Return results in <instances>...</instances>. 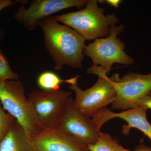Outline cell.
Wrapping results in <instances>:
<instances>
[{"instance_id":"cell-1","label":"cell","mask_w":151,"mask_h":151,"mask_svg":"<svg viewBox=\"0 0 151 151\" xmlns=\"http://www.w3.org/2000/svg\"><path fill=\"white\" fill-rule=\"evenodd\" d=\"M38 26L43 32L45 46L54 62L55 70H61L65 65L81 68L86 45L84 38L71 28L60 24L52 16L41 20Z\"/></svg>"},{"instance_id":"cell-2","label":"cell","mask_w":151,"mask_h":151,"mask_svg":"<svg viewBox=\"0 0 151 151\" xmlns=\"http://www.w3.org/2000/svg\"><path fill=\"white\" fill-rule=\"evenodd\" d=\"M87 73L98 76L97 82L89 89L83 90L79 87L78 79L80 76L66 79L65 83L70 84L69 88L75 92L73 101L76 107L85 116L91 118L100 109L115 101L117 97L116 82L120 75L114 73L109 78L105 71L93 65L88 69Z\"/></svg>"},{"instance_id":"cell-3","label":"cell","mask_w":151,"mask_h":151,"mask_svg":"<svg viewBox=\"0 0 151 151\" xmlns=\"http://www.w3.org/2000/svg\"><path fill=\"white\" fill-rule=\"evenodd\" d=\"M99 1L88 0L83 9L54 16L58 22L73 29L85 40H91L110 35L111 27L118 19L115 13L105 15V9L98 5Z\"/></svg>"},{"instance_id":"cell-4","label":"cell","mask_w":151,"mask_h":151,"mask_svg":"<svg viewBox=\"0 0 151 151\" xmlns=\"http://www.w3.org/2000/svg\"><path fill=\"white\" fill-rule=\"evenodd\" d=\"M0 101L3 109L14 116L29 135L40 127L31 101L25 95L24 84L19 80L0 83Z\"/></svg>"},{"instance_id":"cell-5","label":"cell","mask_w":151,"mask_h":151,"mask_svg":"<svg viewBox=\"0 0 151 151\" xmlns=\"http://www.w3.org/2000/svg\"><path fill=\"white\" fill-rule=\"evenodd\" d=\"M124 29V25L111 27L110 35L104 38H97L94 42L86 45L83 49L84 55L89 57L93 65L98 66L107 73H109L113 64L121 63L129 65L134 60L126 53L125 43L117 35Z\"/></svg>"},{"instance_id":"cell-6","label":"cell","mask_w":151,"mask_h":151,"mask_svg":"<svg viewBox=\"0 0 151 151\" xmlns=\"http://www.w3.org/2000/svg\"><path fill=\"white\" fill-rule=\"evenodd\" d=\"M72 92L33 90L28 94L40 127L56 128Z\"/></svg>"},{"instance_id":"cell-7","label":"cell","mask_w":151,"mask_h":151,"mask_svg":"<svg viewBox=\"0 0 151 151\" xmlns=\"http://www.w3.org/2000/svg\"><path fill=\"white\" fill-rule=\"evenodd\" d=\"M56 128L87 147L96 144L101 132L90 117L76 108L71 97L68 99Z\"/></svg>"},{"instance_id":"cell-8","label":"cell","mask_w":151,"mask_h":151,"mask_svg":"<svg viewBox=\"0 0 151 151\" xmlns=\"http://www.w3.org/2000/svg\"><path fill=\"white\" fill-rule=\"evenodd\" d=\"M117 97L112 109L124 111L137 108L138 102L151 91V73L143 75L129 72L116 84Z\"/></svg>"},{"instance_id":"cell-9","label":"cell","mask_w":151,"mask_h":151,"mask_svg":"<svg viewBox=\"0 0 151 151\" xmlns=\"http://www.w3.org/2000/svg\"><path fill=\"white\" fill-rule=\"evenodd\" d=\"M88 0H35L27 9L21 6L14 17L19 23L29 31L35 29L41 20L62 10L73 7L80 8Z\"/></svg>"},{"instance_id":"cell-10","label":"cell","mask_w":151,"mask_h":151,"mask_svg":"<svg viewBox=\"0 0 151 151\" xmlns=\"http://www.w3.org/2000/svg\"><path fill=\"white\" fill-rule=\"evenodd\" d=\"M29 136L36 151H90L76 138L57 128L40 127Z\"/></svg>"},{"instance_id":"cell-11","label":"cell","mask_w":151,"mask_h":151,"mask_svg":"<svg viewBox=\"0 0 151 151\" xmlns=\"http://www.w3.org/2000/svg\"><path fill=\"white\" fill-rule=\"evenodd\" d=\"M147 110L145 107H139L116 113L105 107L97 111L96 121L100 126H103L111 119L120 118L125 120L128 124L123 126V133L124 134L128 135L132 128H136L143 132L151 141V125L147 119Z\"/></svg>"},{"instance_id":"cell-12","label":"cell","mask_w":151,"mask_h":151,"mask_svg":"<svg viewBox=\"0 0 151 151\" xmlns=\"http://www.w3.org/2000/svg\"><path fill=\"white\" fill-rule=\"evenodd\" d=\"M0 151H36L29 136L15 120L7 135L0 142Z\"/></svg>"},{"instance_id":"cell-13","label":"cell","mask_w":151,"mask_h":151,"mask_svg":"<svg viewBox=\"0 0 151 151\" xmlns=\"http://www.w3.org/2000/svg\"><path fill=\"white\" fill-rule=\"evenodd\" d=\"M90 151H125L126 149L119 145L107 133L100 132L96 144L88 146Z\"/></svg>"},{"instance_id":"cell-14","label":"cell","mask_w":151,"mask_h":151,"mask_svg":"<svg viewBox=\"0 0 151 151\" xmlns=\"http://www.w3.org/2000/svg\"><path fill=\"white\" fill-rule=\"evenodd\" d=\"M63 82H65V80H63L51 71L42 72L37 79L38 86L43 90H60V84Z\"/></svg>"},{"instance_id":"cell-15","label":"cell","mask_w":151,"mask_h":151,"mask_svg":"<svg viewBox=\"0 0 151 151\" xmlns=\"http://www.w3.org/2000/svg\"><path fill=\"white\" fill-rule=\"evenodd\" d=\"M19 78L17 73L11 69L7 58L0 45V83L8 80H16Z\"/></svg>"},{"instance_id":"cell-16","label":"cell","mask_w":151,"mask_h":151,"mask_svg":"<svg viewBox=\"0 0 151 151\" xmlns=\"http://www.w3.org/2000/svg\"><path fill=\"white\" fill-rule=\"evenodd\" d=\"M15 120L10 114L6 113L0 101V142L7 135Z\"/></svg>"},{"instance_id":"cell-17","label":"cell","mask_w":151,"mask_h":151,"mask_svg":"<svg viewBox=\"0 0 151 151\" xmlns=\"http://www.w3.org/2000/svg\"><path fill=\"white\" fill-rule=\"evenodd\" d=\"M143 107L151 110V92L138 102L137 107Z\"/></svg>"},{"instance_id":"cell-18","label":"cell","mask_w":151,"mask_h":151,"mask_svg":"<svg viewBox=\"0 0 151 151\" xmlns=\"http://www.w3.org/2000/svg\"><path fill=\"white\" fill-rule=\"evenodd\" d=\"M14 4V3L11 0H0V12L3 9L7 7L10 6ZM2 32L0 29V41L2 39Z\"/></svg>"},{"instance_id":"cell-19","label":"cell","mask_w":151,"mask_h":151,"mask_svg":"<svg viewBox=\"0 0 151 151\" xmlns=\"http://www.w3.org/2000/svg\"><path fill=\"white\" fill-rule=\"evenodd\" d=\"M99 1L100 2H106L112 6L118 8L119 4L122 2V1H121V0H106V1Z\"/></svg>"},{"instance_id":"cell-20","label":"cell","mask_w":151,"mask_h":151,"mask_svg":"<svg viewBox=\"0 0 151 151\" xmlns=\"http://www.w3.org/2000/svg\"><path fill=\"white\" fill-rule=\"evenodd\" d=\"M125 151H130L129 150L126 149ZM134 151H151V148L148 147L144 145L143 144L138 145L135 149Z\"/></svg>"}]
</instances>
